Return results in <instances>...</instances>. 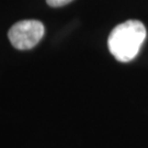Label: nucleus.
Segmentation results:
<instances>
[{"instance_id":"nucleus-1","label":"nucleus","mask_w":148,"mask_h":148,"mask_svg":"<svg viewBox=\"0 0 148 148\" xmlns=\"http://www.w3.org/2000/svg\"><path fill=\"white\" fill-rule=\"evenodd\" d=\"M146 36V27L140 21L128 20L123 22L110 33L108 40L110 53L119 62H131L136 57Z\"/></svg>"},{"instance_id":"nucleus-2","label":"nucleus","mask_w":148,"mask_h":148,"mask_svg":"<svg viewBox=\"0 0 148 148\" xmlns=\"http://www.w3.org/2000/svg\"><path fill=\"white\" fill-rule=\"evenodd\" d=\"M44 25L37 20H23L13 24L8 32V37L13 47L20 51L33 48L42 40Z\"/></svg>"},{"instance_id":"nucleus-3","label":"nucleus","mask_w":148,"mask_h":148,"mask_svg":"<svg viewBox=\"0 0 148 148\" xmlns=\"http://www.w3.org/2000/svg\"><path fill=\"white\" fill-rule=\"evenodd\" d=\"M73 0H46L48 5L54 7V8H57V7H63V5H67L69 2H71Z\"/></svg>"}]
</instances>
